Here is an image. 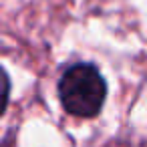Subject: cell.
Masks as SVG:
<instances>
[{"instance_id":"cell-1","label":"cell","mask_w":147,"mask_h":147,"mask_svg":"<svg viewBox=\"0 0 147 147\" xmlns=\"http://www.w3.org/2000/svg\"><path fill=\"white\" fill-rule=\"evenodd\" d=\"M107 95V83L101 73L87 63L69 67L59 81V97L67 113L75 117H95Z\"/></svg>"},{"instance_id":"cell-2","label":"cell","mask_w":147,"mask_h":147,"mask_svg":"<svg viewBox=\"0 0 147 147\" xmlns=\"http://www.w3.org/2000/svg\"><path fill=\"white\" fill-rule=\"evenodd\" d=\"M8 95H10V81H8V75L0 69V115L4 113L8 105Z\"/></svg>"}]
</instances>
